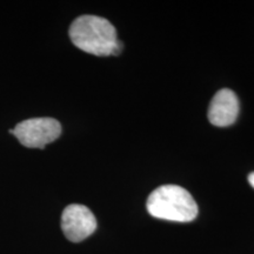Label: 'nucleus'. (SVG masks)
Masks as SVG:
<instances>
[{
    "mask_svg": "<svg viewBox=\"0 0 254 254\" xmlns=\"http://www.w3.org/2000/svg\"><path fill=\"white\" fill-rule=\"evenodd\" d=\"M69 38L78 49L98 57L118 56L123 43L117 38V31L107 19L85 14L75 19L69 27Z\"/></svg>",
    "mask_w": 254,
    "mask_h": 254,
    "instance_id": "nucleus-1",
    "label": "nucleus"
},
{
    "mask_svg": "<svg viewBox=\"0 0 254 254\" xmlns=\"http://www.w3.org/2000/svg\"><path fill=\"white\" fill-rule=\"evenodd\" d=\"M146 207L152 217L168 221L189 222L198 215L194 198L189 190L177 185H164L154 190Z\"/></svg>",
    "mask_w": 254,
    "mask_h": 254,
    "instance_id": "nucleus-2",
    "label": "nucleus"
},
{
    "mask_svg": "<svg viewBox=\"0 0 254 254\" xmlns=\"http://www.w3.org/2000/svg\"><path fill=\"white\" fill-rule=\"evenodd\" d=\"M12 133L25 147L41 148L51 144L62 134V125L53 118H32L19 123Z\"/></svg>",
    "mask_w": 254,
    "mask_h": 254,
    "instance_id": "nucleus-3",
    "label": "nucleus"
},
{
    "mask_svg": "<svg viewBox=\"0 0 254 254\" xmlns=\"http://www.w3.org/2000/svg\"><path fill=\"white\" fill-rule=\"evenodd\" d=\"M62 230L69 241L80 243L97 230V219L86 206L68 205L62 215Z\"/></svg>",
    "mask_w": 254,
    "mask_h": 254,
    "instance_id": "nucleus-4",
    "label": "nucleus"
},
{
    "mask_svg": "<svg viewBox=\"0 0 254 254\" xmlns=\"http://www.w3.org/2000/svg\"><path fill=\"white\" fill-rule=\"evenodd\" d=\"M239 99L233 91L222 88L215 93L208 107V120L212 125L227 127L236 123L239 114Z\"/></svg>",
    "mask_w": 254,
    "mask_h": 254,
    "instance_id": "nucleus-5",
    "label": "nucleus"
},
{
    "mask_svg": "<svg viewBox=\"0 0 254 254\" xmlns=\"http://www.w3.org/2000/svg\"><path fill=\"white\" fill-rule=\"evenodd\" d=\"M247 179H249V183H250V185L252 186L253 189H254V172L250 173V174H249V177H247Z\"/></svg>",
    "mask_w": 254,
    "mask_h": 254,
    "instance_id": "nucleus-6",
    "label": "nucleus"
}]
</instances>
